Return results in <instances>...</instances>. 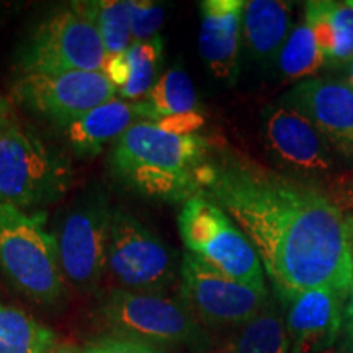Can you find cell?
Instances as JSON below:
<instances>
[{"instance_id": "6da1fadb", "label": "cell", "mask_w": 353, "mask_h": 353, "mask_svg": "<svg viewBox=\"0 0 353 353\" xmlns=\"http://www.w3.org/2000/svg\"><path fill=\"white\" fill-rule=\"evenodd\" d=\"M198 183L252 242L276 299L314 288L350 293L353 249L345 218L322 185L231 151L211 154Z\"/></svg>"}, {"instance_id": "7a4b0ae2", "label": "cell", "mask_w": 353, "mask_h": 353, "mask_svg": "<svg viewBox=\"0 0 353 353\" xmlns=\"http://www.w3.org/2000/svg\"><path fill=\"white\" fill-rule=\"evenodd\" d=\"M211 154L213 144L200 134H172L141 121L114 143L110 162L114 176L134 192L183 205L201 193L198 172Z\"/></svg>"}, {"instance_id": "3957f363", "label": "cell", "mask_w": 353, "mask_h": 353, "mask_svg": "<svg viewBox=\"0 0 353 353\" xmlns=\"http://www.w3.org/2000/svg\"><path fill=\"white\" fill-rule=\"evenodd\" d=\"M0 270L20 293L43 306L68 296L54 234L44 229V213L0 205Z\"/></svg>"}, {"instance_id": "277c9868", "label": "cell", "mask_w": 353, "mask_h": 353, "mask_svg": "<svg viewBox=\"0 0 353 353\" xmlns=\"http://www.w3.org/2000/svg\"><path fill=\"white\" fill-rule=\"evenodd\" d=\"M99 314L114 337L131 339L156 348L205 350L210 345L206 329L185 304L162 293L110 288L101 294Z\"/></svg>"}, {"instance_id": "5b68a950", "label": "cell", "mask_w": 353, "mask_h": 353, "mask_svg": "<svg viewBox=\"0 0 353 353\" xmlns=\"http://www.w3.org/2000/svg\"><path fill=\"white\" fill-rule=\"evenodd\" d=\"M68 161L34 132L10 123L0 130V205L28 211L51 205L70 183Z\"/></svg>"}, {"instance_id": "8992f818", "label": "cell", "mask_w": 353, "mask_h": 353, "mask_svg": "<svg viewBox=\"0 0 353 353\" xmlns=\"http://www.w3.org/2000/svg\"><path fill=\"white\" fill-rule=\"evenodd\" d=\"M107 51L95 25L92 2H74L51 13L21 48L19 74L103 72Z\"/></svg>"}, {"instance_id": "52a82bcc", "label": "cell", "mask_w": 353, "mask_h": 353, "mask_svg": "<svg viewBox=\"0 0 353 353\" xmlns=\"http://www.w3.org/2000/svg\"><path fill=\"white\" fill-rule=\"evenodd\" d=\"M179 231L188 254L241 283L267 288V275L252 242L206 195L200 193L183 203Z\"/></svg>"}, {"instance_id": "ba28073f", "label": "cell", "mask_w": 353, "mask_h": 353, "mask_svg": "<svg viewBox=\"0 0 353 353\" xmlns=\"http://www.w3.org/2000/svg\"><path fill=\"white\" fill-rule=\"evenodd\" d=\"M107 273L114 288L162 293L180 276L176 254L134 216L113 210L107 250Z\"/></svg>"}, {"instance_id": "9c48e42d", "label": "cell", "mask_w": 353, "mask_h": 353, "mask_svg": "<svg viewBox=\"0 0 353 353\" xmlns=\"http://www.w3.org/2000/svg\"><path fill=\"white\" fill-rule=\"evenodd\" d=\"M179 299L205 329H237L262 311L270 291L241 283L185 252L180 260Z\"/></svg>"}, {"instance_id": "30bf717a", "label": "cell", "mask_w": 353, "mask_h": 353, "mask_svg": "<svg viewBox=\"0 0 353 353\" xmlns=\"http://www.w3.org/2000/svg\"><path fill=\"white\" fill-rule=\"evenodd\" d=\"M113 210L101 190H88L65 211L54 239L68 285L94 291L107 273Z\"/></svg>"}, {"instance_id": "8fae6325", "label": "cell", "mask_w": 353, "mask_h": 353, "mask_svg": "<svg viewBox=\"0 0 353 353\" xmlns=\"http://www.w3.org/2000/svg\"><path fill=\"white\" fill-rule=\"evenodd\" d=\"M13 95L33 113L64 128L105 101L117 99L118 90L103 72L70 70L19 74Z\"/></svg>"}, {"instance_id": "7c38bea8", "label": "cell", "mask_w": 353, "mask_h": 353, "mask_svg": "<svg viewBox=\"0 0 353 353\" xmlns=\"http://www.w3.org/2000/svg\"><path fill=\"white\" fill-rule=\"evenodd\" d=\"M262 118L265 148L283 174L314 183L334 175L332 148L306 117L273 103L263 110Z\"/></svg>"}, {"instance_id": "4fadbf2b", "label": "cell", "mask_w": 353, "mask_h": 353, "mask_svg": "<svg viewBox=\"0 0 353 353\" xmlns=\"http://www.w3.org/2000/svg\"><path fill=\"white\" fill-rule=\"evenodd\" d=\"M276 103L296 110L314 125L335 156L353 167V88L334 79H306L286 90Z\"/></svg>"}, {"instance_id": "5bb4252c", "label": "cell", "mask_w": 353, "mask_h": 353, "mask_svg": "<svg viewBox=\"0 0 353 353\" xmlns=\"http://www.w3.org/2000/svg\"><path fill=\"white\" fill-rule=\"evenodd\" d=\"M343 298L330 288H314L278 299L291 353H321L335 347L342 329Z\"/></svg>"}, {"instance_id": "9a60e30c", "label": "cell", "mask_w": 353, "mask_h": 353, "mask_svg": "<svg viewBox=\"0 0 353 353\" xmlns=\"http://www.w3.org/2000/svg\"><path fill=\"white\" fill-rule=\"evenodd\" d=\"M242 0H205L200 3V54L219 81L236 83L242 44Z\"/></svg>"}, {"instance_id": "2e32d148", "label": "cell", "mask_w": 353, "mask_h": 353, "mask_svg": "<svg viewBox=\"0 0 353 353\" xmlns=\"http://www.w3.org/2000/svg\"><path fill=\"white\" fill-rule=\"evenodd\" d=\"M141 121L156 123L149 105L144 100L130 101L117 97L70 121L63 130L74 151L81 156H95Z\"/></svg>"}, {"instance_id": "e0dca14e", "label": "cell", "mask_w": 353, "mask_h": 353, "mask_svg": "<svg viewBox=\"0 0 353 353\" xmlns=\"http://www.w3.org/2000/svg\"><path fill=\"white\" fill-rule=\"evenodd\" d=\"M294 26L290 2L249 0L242 13V44L250 59L268 68L278 63Z\"/></svg>"}, {"instance_id": "ac0fdd59", "label": "cell", "mask_w": 353, "mask_h": 353, "mask_svg": "<svg viewBox=\"0 0 353 353\" xmlns=\"http://www.w3.org/2000/svg\"><path fill=\"white\" fill-rule=\"evenodd\" d=\"M304 21L311 26L329 68L353 61V8L347 2L312 0L304 3Z\"/></svg>"}, {"instance_id": "d6986e66", "label": "cell", "mask_w": 353, "mask_h": 353, "mask_svg": "<svg viewBox=\"0 0 353 353\" xmlns=\"http://www.w3.org/2000/svg\"><path fill=\"white\" fill-rule=\"evenodd\" d=\"M162 48V38L156 37L145 43L132 44L123 54L107 57L103 74L117 87L120 99L138 101L148 95L156 83Z\"/></svg>"}, {"instance_id": "ffe728a7", "label": "cell", "mask_w": 353, "mask_h": 353, "mask_svg": "<svg viewBox=\"0 0 353 353\" xmlns=\"http://www.w3.org/2000/svg\"><path fill=\"white\" fill-rule=\"evenodd\" d=\"M218 353H291L280 301L270 296L257 316L234 329Z\"/></svg>"}, {"instance_id": "44dd1931", "label": "cell", "mask_w": 353, "mask_h": 353, "mask_svg": "<svg viewBox=\"0 0 353 353\" xmlns=\"http://www.w3.org/2000/svg\"><path fill=\"white\" fill-rule=\"evenodd\" d=\"M56 334L21 309L0 301V353H46Z\"/></svg>"}, {"instance_id": "7402d4cb", "label": "cell", "mask_w": 353, "mask_h": 353, "mask_svg": "<svg viewBox=\"0 0 353 353\" xmlns=\"http://www.w3.org/2000/svg\"><path fill=\"white\" fill-rule=\"evenodd\" d=\"M276 65L281 76L293 82L312 79L321 69L327 68L324 52L306 21L294 26L280 52Z\"/></svg>"}, {"instance_id": "603a6c76", "label": "cell", "mask_w": 353, "mask_h": 353, "mask_svg": "<svg viewBox=\"0 0 353 353\" xmlns=\"http://www.w3.org/2000/svg\"><path fill=\"white\" fill-rule=\"evenodd\" d=\"M143 100L152 110L156 123L172 114L198 112L195 87L187 70L179 64L162 74Z\"/></svg>"}, {"instance_id": "cb8c5ba5", "label": "cell", "mask_w": 353, "mask_h": 353, "mask_svg": "<svg viewBox=\"0 0 353 353\" xmlns=\"http://www.w3.org/2000/svg\"><path fill=\"white\" fill-rule=\"evenodd\" d=\"M95 25L107 57H113L132 46V0H101L92 2Z\"/></svg>"}, {"instance_id": "d4e9b609", "label": "cell", "mask_w": 353, "mask_h": 353, "mask_svg": "<svg viewBox=\"0 0 353 353\" xmlns=\"http://www.w3.org/2000/svg\"><path fill=\"white\" fill-rule=\"evenodd\" d=\"M164 20V7L152 2H144V0H132V44L145 43L159 37L157 32L161 30Z\"/></svg>"}, {"instance_id": "484cf974", "label": "cell", "mask_w": 353, "mask_h": 353, "mask_svg": "<svg viewBox=\"0 0 353 353\" xmlns=\"http://www.w3.org/2000/svg\"><path fill=\"white\" fill-rule=\"evenodd\" d=\"M322 188L342 214H353V167L350 170L329 176Z\"/></svg>"}, {"instance_id": "4316f807", "label": "cell", "mask_w": 353, "mask_h": 353, "mask_svg": "<svg viewBox=\"0 0 353 353\" xmlns=\"http://www.w3.org/2000/svg\"><path fill=\"white\" fill-rule=\"evenodd\" d=\"M83 353H164L161 348L123 337H103L87 343Z\"/></svg>"}, {"instance_id": "83f0119b", "label": "cell", "mask_w": 353, "mask_h": 353, "mask_svg": "<svg viewBox=\"0 0 353 353\" xmlns=\"http://www.w3.org/2000/svg\"><path fill=\"white\" fill-rule=\"evenodd\" d=\"M205 123V117L200 112L193 113H180V114H172V117L162 118L161 121H157L162 130L167 132H172V134H196V130H200Z\"/></svg>"}, {"instance_id": "f1b7e54d", "label": "cell", "mask_w": 353, "mask_h": 353, "mask_svg": "<svg viewBox=\"0 0 353 353\" xmlns=\"http://www.w3.org/2000/svg\"><path fill=\"white\" fill-rule=\"evenodd\" d=\"M13 123V107L7 97L0 95V130Z\"/></svg>"}, {"instance_id": "f546056e", "label": "cell", "mask_w": 353, "mask_h": 353, "mask_svg": "<svg viewBox=\"0 0 353 353\" xmlns=\"http://www.w3.org/2000/svg\"><path fill=\"white\" fill-rule=\"evenodd\" d=\"M46 353H83V350H79L77 347H70V345H56L48 350Z\"/></svg>"}, {"instance_id": "4dcf8cb0", "label": "cell", "mask_w": 353, "mask_h": 353, "mask_svg": "<svg viewBox=\"0 0 353 353\" xmlns=\"http://www.w3.org/2000/svg\"><path fill=\"white\" fill-rule=\"evenodd\" d=\"M343 218H345L348 239H350V244H352V249H353V214H343Z\"/></svg>"}, {"instance_id": "1f68e13d", "label": "cell", "mask_w": 353, "mask_h": 353, "mask_svg": "<svg viewBox=\"0 0 353 353\" xmlns=\"http://www.w3.org/2000/svg\"><path fill=\"white\" fill-rule=\"evenodd\" d=\"M350 303H348V306H347V317H348V321L350 322H353V281H352V288H350Z\"/></svg>"}, {"instance_id": "d6a6232c", "label": "cell", "mask_w": 353, "mask_h": 353, "mask_svg": "<svg viewBox=\"0 0 353 353\" xmlns=\"http://www.w3.org/2000/svg\"><path fill=\"white\" fill-rule=\"evenodd\" d=\"M339 347H341V350L343 353H353V342L350 341V339L345 337V341H343Z\"/></svg>"}, {"instance_id": "836d02e7", "label": "cell", "mask_w": 353, "mask_h": 353, "mask_svg": "<svg viewBox=\"0 0 353 353\" xmlns=\"http://www.w3.org/2000/svg\"><path fill=\"white\" fill-rule=\"evenodd\" d=\"M347 68H348V76H347V83H348V85H350V87L353 88V61H352V63H350V64H348V65H347Z\"/></svg>"}, {"instance_id": "e575fe53", "label": "cell", "mask_w": 353, "mask_h": 353, "mask_svg": "<svg viewBox=\"0 0 353 353\" xmlns=\"http://www.w3.org/2000/svg\"><path fill=\"white\" fill-rule=\"evenodd\" d=\"M345 334H347V339H350V341L353 342V322L348 321L347 329H345Z\"/></svg>"}, {"instance_id": "d590c367", "label": "cell", "mask_w": 353, "mask_h": 353, "mask_svg": "<svg viewBox=\"0 0 353 353\" xmlns=\"http://www.w3.org/2000/svg\"><path fill=\"white\" fill-rule=\"evenodd\" d=\"M321 353H343V352L341 350V347H332V348H327V350H324Z\"/></svg>"}, {"instance_id": "8d00e7d4", "label": "cell", "mask_w": 353, "mask_h": 353, "mask_svg": "<svg viewBox=\"0 0 353 353\" xmlns=\"http://www.w3.org/2000/svg\"><path fill=\"white\" fill-rule=\"evenodd\" d=\"M347 3H348V6H350V7L353 8V0H348V2H347Z\"/></svg>"}]
</instances>
